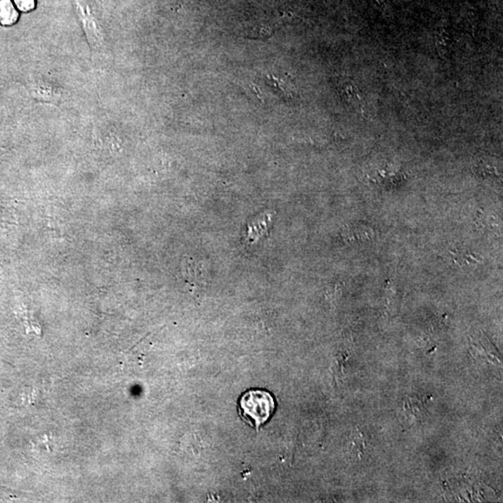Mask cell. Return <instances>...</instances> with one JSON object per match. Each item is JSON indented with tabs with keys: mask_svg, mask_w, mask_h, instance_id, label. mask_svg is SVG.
<instances>
[{
	"mask_svg": "<svg viewBox=\"0 0 503 503\" xmlns=\"http://www.w3.org/2000/svg\"><path fill=\"white\" fill-rule=\"evenodd\" d=\"M345 86L346 87L342 90V93L346 101L350 103V104H356V105H358L360 103L358 89L354 88L351 84Z\"/></svg>",
	"mask_w": 503,
	"mask_h": 503,
	"instance_id": "3",
	"label": "cell"
},
{
	"mask_svg": "<svg viewBox=\"0 0 503 503\" xmlns=\"http://www.w3.org/2000/svg\"><path fill=\"white\" fill-rule=\"evenodd\" d=\"M239 405L242 418L256 428L267 422L275 410L273 396L262 390H251L242 394Z\"/></svg>",
	"mask_w": 503,
	"mask_h": 503,
	"instance_id": "1",
	"label": "cell"
},
{
	"mask_svg": "<svg viewBox=\"0 0 503 503\" xmlns=\"http://www.w3.org/2000/svg\"><path fill=\"white\" fill-rule=\"evenodd\" d=\"M13 2L22 13H30L36 8V0H13Z\"/></svg>",
	"mask_w": 503,
	"mask_h": 503,
	"instance_id": "4",
	"label": "cell"
},
{
	"mask_svg": "<svg viewBox=\"0 0 503 503\" xmlns=\"http://www.w3.org/2000/svg\"><path fill=\"white\" fill-rule=\"evenodd\" d=\"M19 20V11L13 0H0V25L13 27Z\"/></svg>",
	"mask_w": 503,
	"mask_h": 503,
	"instance_id": "2",
	"label": "cell"
}]
</instances>
